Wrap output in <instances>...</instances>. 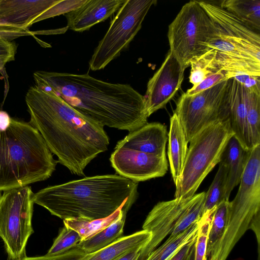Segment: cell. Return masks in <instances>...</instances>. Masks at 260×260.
I'll list each match as a JSON object with an SVG mask.
<instances>
[{"mask_svg":"<svg viewBox=\"0 0 260 260\" xmlns=\"http://www.w3.org/2000/svg\"><path fill=\"white\" fill-rule=\"evenodd\" d=\"M29 123L40 133L57 162L73 174L83 175L88 164L108 150L104 127L75 110L60 97L37 86L25 98Z\"/></svg>","mask_w":260,"mask_h":260,"instance_id":"obj_1","label":"cell"},{"mask_svg":"<svg viewBox=\"0 0 260 260\" xmlns=\"http://www.w3.org/2000/svg\"><path fill=\"white\" fill-rule=\"evenodd\" d=\"M33 76L38 88L53 92L103 127L131 132L147 123L145 97L129 84L106 82L88 73L39 71Z\"/></svg>","mask_w":260,"mask_h":260,"instance_id":"obj_2","label":"cell"},{"mask_svg":"<svg viewBox=\"0 0 260 260\" xmlns=\"http://www.w3.org/2000/svg\"><path fill=\"white\" fill-rule=\"evenodd\" d=\"M138 182L117 175H103L70 181L42 189L34 203L63 220L109 216L121 207L128 210L138 194Z\"/></svg>","mask_w":260,"mask_h":260,"instance_id":"obj_3","label":"cell"},{"mask_svg":"<svg viewBox=\"0 0 260 260\" xmlns=\"http://www.w3.org/2000/svg\"><path fill=\"white\" fill-rule=\"evenodd\" d=\"M57 162L29 122L12 118L0 111V191L47 179Z\"/></svg>","mask_w":260,"mask_h":260,"instance_id":"obj_4","label":"cell"},{"mask_svg":"<svg viewBox=\"0 0 260 260\" xmlns=\"http://www.w3.org/2000/svg\"><path fill=\"white\" fill-rule=\"evenodd\" d=\"M234 135L229 120H218L190 140L175 198L195 194L206 176L220 162L228 142Z\"/></svg>","mask_w":260,"mask_h":260,"instance_id":"obj_5","label":"cell"},{"mask_svg":"<svg viewBox=\"0 0 260 260\" xmlns=\"http://www.w3.org/2000/svg\"><path fill=\"white\" fill-rule=\"evenodd\" d=\"M214 23L198 1L184 4L168 27L170 50L185 69L191 61L207 51L213 35Z\"/></svg>","mask_w":260,"mask_h":260,"instance_id":"obj_6","label":"cell"},{"mask_svg":"<svg viewBox=\"0 0 260 260\" xmlns=\"http://www.w3.org/2000/svg\"><path fill=\"white\" fill-rule=\"evenodd\" d=\"M34 194L28 185L5 191L0 196V237L10 260L26 256V245L34 232Z\"/></svg>","mask_w":260,"mask_h":260,"instance_id":"obj_7","label":"cell"},{"mask_svg":"<svg viewBox=\"0 0 260 260\" xmlns=\"http://www.w3.org/2000/svg\"><path fill=\"white\" fill-rule=\"evenodd\" d=\"M156 3V0H125L93 51L89 61L91 70L104 69L128 47Z\"/></svg>","mask_w":260,"mask_h":260,"instance_id":"obj_8","label":"cell"},{"mask_svg":"<svg viewBox=\"0 0 260 260\" xmlns=\"http://www.w3.org/2000/svg\"><path fill=\"white\" fill-rule=\"evenodd\" d=\"M228 80L191 96L184 93L178 99L174 113L187 141L218 121L229 120Z\"/></svg>","mask_w":260,"mask_h":260,"instance_id":"obj_9","label":"cell"},{"mask_svg":"<svg viewBox=\"0 0 260 260\" xmlns=\"http://www.w3.org/2000/svg\"><path fill=\"white\" fill-rule=\"evenodd\" d=\"M224 36L252 65L260 69V35L217 3L199 1Z\"/></svg>","mask_w":260,"mask_h":260,"instance_id":"obj_10","label":"cell"},{"mask_svg":"<svg viewBox=\"0 0 260 260\" xmlns=\"http://www.w3.org/2000/svg\"><path fill=\"white\" fill-rule=\"evenodd\" d=\"M110 160L119 175L136 182L162 177L168 168L166 155L158 156L117 145Z\"/></svg>","mask_w":260,"mask_h":260,"instance_id":"obj_11","label":"cell"},{"mask_svg":"<svg viewBox=\"0 0 260 260\" xmlns=\"http://www.w3.org/2000/svg\"><path fill=\"white\" fill-rule=\"evenodd\" d=\"M197 194L188 198H175L157 203L147 215L142 226L151 233L149 242L141 249L139 260H145L170 235L175 224L192 204Z\"/></svg>","mask_w":260,"mask_h":260,"instance_id":"obj_12","label":"cell"},{"mask_svg":"<svg viewBox=\"0 0 260 260\" xmlns=\"http://www.w3.org/2000/svg\"><path fill=\"white\" fill-rule=\"evenodd\" d=\"M185 69L168 53L158 70L149 80L144 96L148 116L164 108L181 88Z\"/></svg>","mask_w":260,"mask_h":260,"instance_id":"obj_13","label":"cell"},{"mask_svg":"<svg viewBox=\"0 0 260 260\" xmlns=\"http://www.w3.org/2000/svg\"><path fill=\"white\" fill-rule=\"evenodd\" d=\"M60 0H0V23L27 29L32 22Z\"/></svg>","mask_w":260,"mask_h":260,"instance_id":"obj_14","label":"cell"},{"mask_svg":"<svg viewBox=\"0 0 260 260\" xmlns=\"http://www.w3.org/2000/svg\"><path fill=\"white\" fill-rule=\"evenodd\" d=\"M125 0H86L77 9L64 16L67 28L77 32H83L104 21L121 7Z\"/></svg>","mask_w":260,"mask_h":260,"instance_id":"obj_15","label":"cell"},{"mask_svg":"<svg viewBox=\"0 0 260 260\" xmlns=\"http://www.w3.org/2000/svg\"><path fill=\"white\" fill-rule=\"evenodd\" d=\"M229 120L234 136L242 147L248 150L250 143L247 122L248 90L234 78L228 79Z\"/></svg>","mask_w":260,"mask_h":260,"instance_id":"obj_16","label":"cell"},{"mask_svg":"<svg viewBox=\"0 0 260 260\" xmlns=\"http://www.w3.org/2000/svg\"><path fill=\"white\" fill-rule=\"evenodd\" d=\"M167 127L157 122L147 123L129 133L116 145L158 156H165Z\"/></svg>","mask_w":260,"mask_h":260,"instance_id":"obj_17","label":"cell"},{"mask_svg":"<svg viewBox=\"0 0 260 260\" xmlns=\"http://www.w3.org/2000/svg\"><path fill=\"white\" fill-rule=\"evenodd\" d=\"M251 150L244 149L234 136L224 148L220 161L226 169L225 198L228 200L232 191L240 182Z\"/></svg>","mask_w":260,"mask_h":260,"instance_id":"obj_18","label":"cell"},{"mask_svg":"<svg viewBox=\"0 0 260 260\" xmlns=\"http://www.w3.org/2000/svg\"><path fill=\"white\" fill-rule=\"evenodd\" d=\"M168 140V155L170 170L176 187L182 174L188 149V142L180 122L174 112L170 118Z\"/></svg>","mask_w":260,"mask_h":260,"instance_id":"obj_19","label":"cell"},{"mask_svg":"<svg viewBox=\"0 0 260 260\" xmlns=\"http://www.w3.org/2000/svg\"><path fill=\"white\" fill-rule=\"evenodd\" d=\"M151 238L150 232L142 230L133 234L122 236L96 252L85 254L78 260H115L135 248L141 246L144 247Z\"/></svg>","mask_w":260,"mask_h":260,"instance_id":"obj_20","label":"cell"},{"mask_svg":"<svg viewBox=\"0 0 260 260\" xmlns=\"http://www.w3.org/2000/svg\"><path fill=\"white\" fill-rule=\"evenodd\" d=\"M218 5L236 16L249 27L259 32V0H223Z\"/></svg>","mask_w":260,"mask_h":260,"instance_id":"obj_21","label":"cell"},{"mask_svg":"<svg viewBox=\"0 0 260 260\" xmlns=\"http://www.w3.org/2000/svg\"><path fill=\"white\" fill-rule=\"evenodd\" d=\"M125 217L126 214H123L99 233L80 241L76 247L87 254L96 252L111 244L123 236Z\"/></svg>","mask_w":260,"mask_h":260,"instance_id":"obj_22","label":"cell"},{"mask_svg":"<svg viewBox=\"0 0 260 260\" xmlns=\"http://www.w3.org/2000/svg\"><path fill=\"white\" fill-rule=\"evenodd\" d=\"M129 210L121 207L108 217L90 220L84 218H68L63 220L64 226L76 231L86 240L99 233L116 221L121 215L127 213Z\"/></svg>","mask_w":260,"mask_h":260,"instance_id":"obj_23","label":"cell"},{"mask_svg":"<svg viewBox=\"0 0 260 260\" xmlns=\"http://www.w3.org/2000/svg\"><path fill=\"white\" fill-rule=\"evenodd\" d=\"M200 220L182 232L170 237L159 247L155 248L145 260H169L182 246L197 236Z\"/></svg>","mask_w":260,"mask_h":260,"instance_id":"obj_24","label":"cell"},{"mask_svg":"<svg viewBox=\"0 0 260 260\" xmlns=\"http://www.w3.org/2000/svg\"><path fill=\"white\" fill-rule=\"evenodd\" d=\"M226 167L220 161L218 171L208 190L206 192L202 217L212 216L219 205L226 200Z\"/></svg>","mask_w":260,"mask_h":260,"instance_id":"obj_25","label":"cell"},{"mask_svg":"<svg viewBox=\"0 0 260 260\" xmlns=\"http://www.w3.org/2000/svg\"><path fill=\"white\" fill-rule=\"evenodd\" d=\"M191 67L189 80L195 87L208 76L221 71L215 59V53L212 49H208L202 55L194 58L190 63ZM223 72V71H222Z\"/></svg>","mask_w":260,"mask_h":260,"instance_id":"obj_26","label":"cell"},{"mask_svg":"<svg viewBox=\"0 0 260 260\" xmlns=\"http://www.w3.org/2000/svg\"><path fill=\"white\" fill-rule=\"evenodd\" d=\"M248 91L246 118L250 141L253 148L260 145V92Z\"/></svg>","mask_w":260,"mask_h":260,"instance_id":"obj_27","label":"cell"},{"mask_svg":"<svg viewBox=\"0 0 260 260\" xmlns=\"http://www.w3.org/2000/svg\"><path fill=\"white\" fill-rule=\"evenodd\" d=\"M229 202V200L223 201L212 215L207 245V257L223 235L226 222Z\"/></svg>","mask_w":260,"mask_h":260,"instance_id":"obj_28","label":"cell"},{"mask_svg":"<svg viewBox=\"0 0 260 260\" xmlns=\"http://www.w3.org/2000/svg\"><path fill=\"white\" fill-rule=\"evenodd\" d=\"M206 192L197 194V197L192 204L182 215L172 230L170 237H173L182 232L194 223L199 221L202 215Z\"/></svg>","mask_w":260,"mask_h":260,"instance_id":"obj_29","label":"cell"},{"mask_svg":"<svg viewBox=\"0 0 260 260\" xmlns=\"http://www.w3.org/2000/svg\"><path fill=\"white\" fill-rule=\"evenodd\" d=\"M82 241L80 235L74 230L64 226L46 255L56 256L75 248Z\"/></svg>","mask_w":260,"mask_h":260,"instance_id":"obj_30","label":"cell"},{"mask_svg":"<svg viewBox=\"0 0 260 260\" xmlns=\"http://www.w3.org/2000/svg\"><path fill=\"white\" fill-rule=\"evenodd\" d=\"M211 216L202 217L195 242L194 260H207V245Z\"/></svg>","mask_w":260,"mask_h":260,"instance_id":"obj_31","label":"cell"},{"mask_svg":"<svg viewBox=\"0 0 260 260\" xmlns=\"http://www.w3.org/2000/svg\"><path fill=\"white\" fill-rule=\"evenodd\" d=\"M86 0H60L59 2L48 9L32 23L36 22L73 11L83 4Z\"/></svg>","mask_w":260,"mask_h":260,"instance_id":"obj_32","label":"cell"},{"mask_svg":"<svg viewBox=\"0 0 260 260\" xmlns=\"http://www.w3.org/2000/svg\"><path fill=\"white\" fill-rule=\"evenodd\" d=\"M228 80L224 72L220 71L208 76L203 81L195 87H191L188 89L185 93L187 96H191L207 89L218 83Z\"/></svg>","mask_w":260,"mask_h":260,"instance_id":"obj_33","label":"cell"},{"mask_svg":"<svg viewBox=\"0 0 260 260\" xmlns=\"http://www.w3.org/2000/svg\"><path fill=\"white\" fill-rule=\"evenodd\" d=\"M17 49L15 43L0 38V71L4 69L8 62L15 60Z\"/></svg>","mask_w":260,"mask_h":260,"instance_id":"obj_34","label":"cell"},{"mask_svg":"<svg viewBox=\"0 0 260 260\" xmlns=\"http://www.w3.org/2000/svg\"><path fill=\"white\" fill-rule=\"evenodd\" d=\"M86 253L80 249L75 247L68 251L56 256H44L36 257H24L15 260H77Z\"/></svg>","mask_w":260,"mask_h":260,"instance_id":"obj_35","label":"cell"},{"mask_svg":"<svg viewBox=\"0 0 260 260\" xmlns=\"http://www.w3.org/2000/svg\"><path fill=\"white\" fill-rule=\"evenodd\" d=\"M249 91L260 92V77L249 75H238L234 78Z\"/></svg>","mask_w":260,"mask_h":260,"instance_id":"obj_36","label":"cell"},{"mask_svg":"<svg viewBox=\"0 0 260 260\" xmlns=\"http://www.w3.org/2000/svg\"><path fill=\"white\" fill-rule=\"evenodd\" d=\"M32 35L28 29H22L12 27H1L0 38L12 41V40L24 36Z\"/></svg>","mask_w":260,"mask_h":260,"instance_id":"obj_37","label":"cell"},{"mask_svg":"<svg viewBox=\"0 0 260 260\" xmlns=\"http://www.w3.org/2000/svg\"><path fill=\"white\" fill-rule=\"evenodd\" d=\"M196 238L197 237L182 246L169 260H187L191 249L196 242Z\"/></svg>","mask_w":260,"mask_h":260,"instance_id":"obj_38","label":"cell"},{"mask_svg":"<svg viewBox=\"0 0 260 260\" xmlns=\"http://www.w3.org/2000/svg\"><path fill=\"white\" fill-rule=\"evenodd\" d=\"M144 246H141L125 253L115 260H139L140 251Z\"/></svg>","mask_w":260,"mask_h":260,"instance_id":"obj_39","label":"cell"},{"mask_svg":"<svg viewBox=\"0 0 260 260\" xmlns=\"http://www.w3.org/2000/svg\"><path fill=\"white\" fill-rule=\"evenodd\" d=\"M195 243L193 245L187 260H194Z\"/></svg>","mask_w":260,"mask_h":260,"instance_id":"obj_40","label":"cell"}]
</instances>
